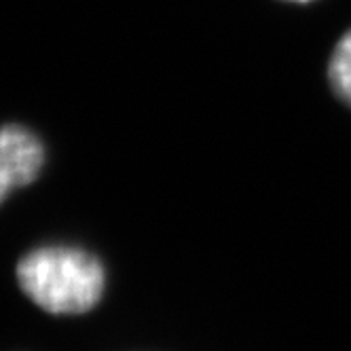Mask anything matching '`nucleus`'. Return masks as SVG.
Returning a JSON list of instances; mask_svg holds the SVG:
<instances>
[{"mask_svg": "<svg viewBox=\"0 0 351 351\" xmlns=\"http://www.w3.org/2000/svg\"><path fill=\"white\" fill-rule=\"evenodd\" d=\"M15 275L21 292L53 315L87 313L106 290L102 261L77 245L34 247L19 258Z\"/></svg>", "mask_w": 351, "mask_h": 351, "instance_id": "nucleus-1", "label": "nucleus"}, {"mask_svg": "<svg viewBox=\"0 0 351 351\" xmlns=\"http://www.w3.org/2000/svg\"><path fill=\"white\" fill-rule=\"evenodd\" d=\"M47 159V150L38 134L26 125H0V206L17 191L32 184Z\"/></svg>", "mask_w": 351, "mask_h": 351, "instance_id": "nucleus-2", "label": "nucleus"}, {"mask_svg": "<svg viewBox=\"0 0 351 351\" xmlns=\"http://www.w3.org/2000/svg\"><path fill=\"white\" fill-rule=\"evenodd\" d=\"M328 83L332 93L351 108V30L341 36L330 56Z\"/></svg>", "mask_w": 351, "mask_h": 351, "instance_id": "nucleus-3", "label": "nucleus"}, {"mask_svg": "<svg viewBox=\"0 0 351 351\" xmlns=\"http://www.w3.org/2000/svg\"><path fill=\"white\" fill-rule=\"evenodd\" d=\"M288 3H311V0H288Z\"/></svg>", "mask_w": 351, "mask_h": 351, "instance_id": "nucleus-4", "label": "nucleus"}]
</instances>
